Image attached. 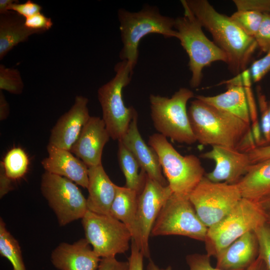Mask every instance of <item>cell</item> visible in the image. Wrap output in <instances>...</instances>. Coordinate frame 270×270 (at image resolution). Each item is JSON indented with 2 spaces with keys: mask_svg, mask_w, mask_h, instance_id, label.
<instances>
[{
  "mask_svg": "<svg viewBox=\"0 0 270 270\" xmlns=\"http://www.w3.org/2000/svg\"><path fill=\"white\" fill-rule=\"evenodd\" d=\"M258 47L266 54L270 51V13H264L260 25L254 36Z\"/></svg>",
  "mask_w": 270,
  "mask_h": 270,
  "instance_id": "cell-34",
  "label": "cell"
},
{
  "mask_svg": "<svg viewBox=\"0 0 270 270\" xmlns=\"http://www.w3.org/2000/svg\"><path fill=\"white\" fill-rule=\"evenodd\" d=\"M138 114L133 118L129 127L120 140L132 152L141 170L152 179L166 186L168 182L163 176L158 156L155 150L146 144L138 126Z\"/></svg>",
  "mask_w": 270,
  "mask_h": 270,
  "instance_id": "cell-18",
  "label": "cell"
},
{
  "mask_svg": "<svg viewBox=\"0 0 270 270\" xmlns=\"http://www.w3.org/2000/svg\"><path fill=\"white\" fill-rule=\"evenodd\" d=\"M268 111H269V116L270 119V102H268Z\"/></svg>",
  "mask_w": 270,
  "mask_h": 270,
  "instance_id": "cell-48",
  "label": "cell"
},
{
  "mask_svg": "<svg viewBox=\"0 0 270 270\" xmlns=\"http://www.w3.org/2000/svg\"><path fill=\"white\" fill-rule=\"evenodd\" d=\"M12 180L8 177L2 165L0 166V196L3 197L8 192L14 189Z\"/></svg>",
  "mask_w": 270,
  "mask_h": 270,
  "instance_id": "cell-42",
  "label": "cell"
},
{
  "mask_svg": "<svg viewBox=\"0 0 270 270\" xmlns=\"http://www.w3.org/2000/svg\"><path fill=\"white\" fill-rule=\"evenodd\" d=\"M40 190L60 226L82 219L88 210L86 199L80 188L66 178L45 172Z\"/></svg>",
  "mask_w": 270,
  "mask_h": 270,
  "instance_id": "cell-12",
  "label": "cell"
},
{
  "mask_svg": "<svg viewBox=\"0 0 270 270\" xmlns=\"http://www.w3.org/2000/svg\"><path fill=\"white\" fill-rule=\"evenodd\" d=\"M266 220V211L258 202L242 198L226 216L208 228L204 241L206 254L216 258L236 240Z\"/></svg>",
  "mask_w": 270,
  "mask_h": 270,
  "instance_id": "cell-5",
  "label": "cell"
},
{
  "mask_svg": "<svg viewBox=\"0 0 270 270\" xmlns=\"http://www.w3.org/2000/svg\"><path fill=\"white\" fill-rule=\"evenodd\" d=\"M266 222L270 224V210L266 211Z\"/></svg>",
  "mask_w": 270,
  "mask_h": 270,
  "instance_id": "cell-47",
  "label": "cell"
},
{
  "mask_svg": "<svg viewBox=\"0 0 270 270\" xmlns=\"http://www.w3.org/2000/svg\"><path fill=\"white\" fill-rule=\"evenodd\" d=\"M256 96L260 114V122L263 141L262 146H265L270 144V119L268 102L260 86H258L256 88Z\"/></svg>",
  "mask_w": 270,
  "mask_h": 270,
  "instance_id": "cell-32",
  "label": "cell"
},
{
  "mask_svg": "<svg viewBox=\"0 0 270 270\" xmlns=\"http://www.w3.org/2000/svg\"><path fill=\"white\" fill-rule=\"evenodd\" d=\"M24 22V18L13 11L0 14V60L14 46L26 42L30 36L44 32L26 28Z\"/></svg>",
  "mask_w": 270,
  "mask_h": 270,
  "instance_id": "cell-24",
  "label": "cell"
},
{
  "mask_svg": "<svg viewBox=\"0 0 270 270\" xmlns=\"http://www.w3.org/2000/svg\"><path fill=\"white\" fill-rule=\"evenodd\" d=\"M130 249V254L128 259L129 264L128 270H144V256L133 240L131 242Z\"/></svg>",
  "mask_w": 270,
  "mask_h": 270,
  "instance_id": "cell-39",
  "label": "cell"
},
{
  "mask_svg": "<svg viewBox=\"0 0 270 270\" xmlns=\"http://www.w3.org/2000/svg\"><path fill=\"white\" fill-rule=\"evenodd\" d=\"M212 146L200 156L215 162L214 169L204 176L213 182L236 184L252 164L248 153L228 146Z\"/></svg>",
  "mask_w": 270,
  "mask_h": 270,
  "instance_id": "cell-14",
  "label": "cell"
},
{
  "mask_svg": "<svg viewBox=\"0 0 270 270\" xmlns=\"http://www.w3.org/2000/svg\"><path fill=\"white\" fill-rule=\"evenodd\" d=\"M194 96L190 90L181 88L170 97L150 94V116L154 128L166 138L188 144L196 142L192 131L186 108Z\"/></svg>",
  "mask_w": 270,
  "mask_h": 270,
  "instance_id": "cell-7",
  "label": "cell"
},
{
  "mask_svg": "<svg viewBox=\"0 0 270 270\" xmlns=\"http://www.w3.org/2000/svg\"><path fill=\"white\" fill-rule=\"evenodd\" d=\"M128 262L117 260L116 257L102 258L97 270H128Z\"/></svg>",
  "mask_w": 270,
  "mask_h": 270,
  "instance_id": "cell-40",
  "label": "cell"
},
{
  "mask_svg": "<svg viewBox=\"0 0 270 270\" xmlns=\"http://www.w3.org/2000/svg\"><path fill=\"white\" fill-rule=\"evenodd\" d=\"M133 70L126 60L118 62L114 66V77L98 90L102 119L114 140H119L123 137L138 113L133 106H126L122 98L123 89L130 84Z\"/></svg>",
  "mask_w": 270,
  "mask_h": 270,
  "instance_id": "cell-8",
  "label": "cell"
},
{
  "mask_svg": "<svg viewBox=\"0 0 270 270\" xmlns=\"http://www.w3.org/2000/svg\"><path fill=\"white\" fill-rule=\"evenodd\" d=\"M118 16L122 48L120 53L122 60L127 61L134 68L138 58L140 40L150 34H157L166 38H176L174 19L161 14L155 6L147 5L136 12L120 8Z\"/></svg>",
  "mask_w": 270,
  "mask_h": 270,
  "instance_id": "cell-3",
  "label": "cell"
},
{
  "mask_svg": "<svg viewBox=\"0 0 270 270\" xmlns=\"http://www.w3.org/2000/svg\"><path fill=\"white\" fill-rule=\"evenodd\" d=\"M249 70L254 82L260 81L270 70V51L262 58L254 60Z\"/></svg>",
  "mask_w": 270,
  "mask_h": 270,
  "instance_id": "cell-35",
  "label": "cell"
},
{
  "mask_svg": "<svg viewBox=\"0 0 270 270\" xmlns=\"http://www.w3.org/2000/svg\"><path fill=\"white\" fill-rule=\"evenodd\" d=\"M200 22L212 36L214 43L226 54L228 69L235 74L246 70L257 44L230 18L218 12L206 0H186Z\"/></svg>",
  "mask_w": 270,
  "mask_h": 270,
  "instance_id": "cell-1",
  "label": "cell"
},
{
  "mask_svg": "<svg viewBox=\"0 0 270 270\" xmlns=\"http://www.w3.org/2000/svg\"><path fill=\"white\" fill-rule=\"evenodd\" d=\"M242 198L254 202L270 194V159L252 164L236 184Z\"/></svg>",
  "mask_w": 270,
  "mask_h": 270,
  "instance_id": "cell-25",
  "label": "cell"
},
{
  "mask_svg": "<svg viewBox=\"0 0 270 270\" xmlns=\"http://www.w3.org/2000/svg\"><path fill=\"white\" fill-rule=\"evenodd\" d=\"M18 2L14 0H0V14H4L9 11L10 6Z\"/></svg>",
  "mask_w": 270,
  "mask_h": 270,
  "instance_id": "cell-44",
  "label": "cell"
},
{
  "mask_svg": "<svg viewBox=\"0 0 270 270\" xmlns=\"http://www.w3.org/2000/svg\"><path fill=\"white\" fill-rule=\"evenodd\" d=\"M254 232L259 244V255L270 270V224L266 222Z\"/></svg>",
  "mask_w": 270,
  "mask_h": 270,
  "instance_id": "cell-33",
  "label": "cell"
},
{
  "mask_svg": "<svg viewBox=\"0 0 270 270\" xmlns=\"http://www.w3.org/2000/svg\"><path fill=\"white\" fill-rule=\"evenodd\" d=\"M138 196L136 191L118 186L110 215L125 224L131 234L132 240L140 250L141 240L137 218Z\"/></svg>",
  "mask_w": 270,
  "mask_h": 270,
  "instance_id": "cell-23",
  "label": "cell"
},
{
  "mask_svg": "<svg viewBox=\"0 0 270 270\" xmlns=\"http://www.w3.org/2000/svg\"><path fill=\"white\" fill-rule=\"evenodd\" d=\"M51 262L58 270H97L101 258L86 238L60 244L52 252Z\"/></svg>",
  "mask_w": 270,
  "mask_h": 270,
  "instance_id": "cell-17",
  "label": "cell"
},
{
  "mask_svg": "<svg viewBox=\"0 0 270 270\" xmlns=\"http://www.w3.org/2000/svg\"><path fill=\"white\" fill-rule=\"evenodd\" d=\"M88 98L82 96L76 97L71 108L62 114L52 128L48 144L70 150L90 118Z\"/></svg>",
  "mask_w": 270,
  "mask_h": 270,
  "instance_id": "cell-15",
  "label": "cell"
},
{
  "mask_svg": "<svg viewBox=\"0 0 270 270\" xmlns=\"http://www.w3.org/2000/svg\"><path fill=\"white\" fill-rule=\"evenodd\" d=\"M48 156L41 164L46 172L66 178L84 188H88V167L70 150L48 144Z\"/></svg>",
  "mask_w": 270,
  "mask_h": 270,
  "instance_id": "cell-19",
  "label": "cell"
},
{
  "mask_svg": "<svg viewBox=\"0 0 270 270\" xmlns=\"http://www.w3.org/2000/svg\"><path fill=\"white\" fill-rule=\"evenodd\" d=\"M195 98L250 124V110L242 78L236 83L228 84L227 90L223 93L214 96L197 95Z\"/></svg>",
  "mask_w": 270,
  "mask_h": 270,
  "instance_id": "cell-22",
  "label": "cell"
},
{
  "mask_svg": "<svg viewBox=\"0 0 270 270\" xmlns=\"http://www.w3.org/2000/svg\"><path fill=\"white\" fill-rule=\"evenodd\" d=\"M259 244L254 231L244 234L216 256V268L220 270H246L256 260Z\"/></svg>",
  "mask_w": 270,
  "mask_h": 270,
  "instance_id": "cell-20",
  "label": "cell"
},
{
  "mask_svg": "<svg viewBox=\"0 0 270 270\" xmlns=\"http://www.w3.org/2000/svg\"><path fill=\"white\" fill-rule=\"evenodd\" d=\"M242 198L236 184L213 182L205 176L189 195L198 217L208 228L226 216Z\"/></svg>",
  "mask_w": 270,
  "mask_h": 270,
  "instance_id": "cell-10",
  "label": "cell"
},
{
  "mask_svg": "<svg viewBox=\"0 0 270 270\" xmlns=\"http://www.w3.org/2000/svg\"><path fill=\"white\" fill-rule=\"evenodd\" d=\"M147 270H172L169 266L166 268H160L153 261L150 260L147 266Z\"/></svg>",
  "mask_w": 270,
  "mask_h": 270,
  "instance_id": "cell-46",
  "label": "cell"
},
{
  "mask_svg": "<svg viewBox=\"0 0 270 270\" xmlns=\"http://www.w3.org/2000/svg\"><path fill=\"white\" fill-rule=\"evenodd\" d=\"M28 164L27 154L19 147L10 150L0 162L6 176L12 180L22 178L27 172Z\"/></svg>",
  "mask_w": 270,
  "mask_h": 270,
  "instance_id": "cell-28",
  "label": "cell"
},
{
  "mask_svg": "<svg viewBox=\"0 0 270 270\" xmlns=\"http://www.w3.org/2000/svg\"><path fill=\"white\" fill-rule=\"evenodd\" d=\"M258 202L265 210H270V194L260 200Z\"/></svg>",
  "mask_w": 270,
  "mask_h": 270,
  "instance_id": "cell-45",
  "label": "cell"
},
{
  "mask_svg": "<svg viewBox=\"0 0 270 270\" xmlns=\"http://www.w3.org/2000/svg\"><path fill=\"white\" fill-rule=\"evenodd\" d=\"M24 25L28 28L45 32L52 27L53 22L51 18L40 12L25 18Z\"/></svg>",
  "mask_w": 270,
  "mask_h": 270,
  "instance_id": "cell-37",
  "label": "cell"
},
{
  "mask_svg": "<svg viewBox=\"0 0 270 270\" xmlns=\"http://www.w3.org/2000/svg\"><path fill=\"white\" fill-rule=\"evenodd\" d=\"M172 193L168 185L164 186L146 175L144 186L138 194L137 206L140 251L144 257H150L148 240L152 226L162 206Z\"/></svg>",
  "mask_w": 270,
  "mask_h": 270,
  "instance_id": "cell-13",
  "label": "cell"
},
{
  "mask_svg": "<svg viewBox=\"0 0 270 270\" xmlns=\"http://www.w3.org/2000/svg\"><path fill=\"white\" fill-rule=\"evenodd\" d=\"M88 210L100 214L110 215L118 186L110 180L102 164L88 167Z\"/></svg>",
  "mask_w": 270,
  "mask_h": 270,
  "instance_id": "cell-21",
  "label": "cell"
},
{
  "mask_svg": "<svg viewBox=\"0 0 270 270\" xmlns=\"http://www.w3.org/2000/svg\"><path fill=\"white\" fill-rule=\"evenodd\" d=\"M42 9L41 6L31 0H28L22 4L16 2L12 4L9 8V11H13L25 18L40 12Z\"/></svg>",
  "mask_w": 270,
  "mask_h": 270,
  "instance_id": "cell-38",
  "label": "cell"
},
{
  "mask_svg": "<svg viewBox=\"0 0 270 270\" xmlns=\"http://www.w3.org/2000/svg\"><path fill=\"white\" fill-rule=\"evenodd\" d=\"M207 254H193L186 256V262L189 270H220L213 267ZM246 270H268L266 263L260 256L256 262Z\"/></svg>",
  "mask_w": 270,
  "mask_h": 270,
  "instance_id": "cell-31",
  "label": "cell"
},
{
  "mask_svg": "<svg viewBox=\"0 0 270 270\" xmlns=\"http://www.w3.org/2000/svg\"><path fill=\"white\" fill-rule=\"evenodd\" d=\"M196 142L207 146H222L240 150L252 134L251 125L238 118L196 98L188 110Z\"/></svg>",
  "mask_w": 270,
  "mask_h": 270,
  "instance_id": "cell-2",
  "label": "cell"
},
{
  "mask_svg": "<svg viewBox=\"0 0 270 270\" xmlns=\"http://www.w3.org/2000/svg\"><path fill=\"white\" fill-rule=\"evenodd\" d=\"M263 13L250 10H236L232 20L247 35L254 38L262 22Z\"/></svg>",
  "mask_w": 270,
  "mask_h": 270,
  "instance_id": "cell-29",
  "label": "cell"
},
{
  "mask_svg": "<svg viewBox=\"0 0 270 270\" xmlns=\"http://www.w3.org/2000/svg\"><path fill=\"white\" fill-rule=\"evenodd\" d=\"M184 10L182 16L174 19L177 38L189 58L192 73L190 86L198 87L202 82L203 69L212 62L221 61L227 63L226 54L204 34L202 26L188 7L186 0H181Z\"/></svg>",
  "mask_w": 270,
  "mask_h": 270,
  "instance_id": "cell-4",
  "label": "cell"
},
{
  "mask_svg": "<svg viewBox=\"0 0 270 270\" xmlns=\"http://www.w3.org/2000/svg\"><path fill=\"white\" fill-rule=\"evenodd\" d=\"M0 254L9 260L12 270H26L18 242L7 230L2 218L0 219Z\"/></svg>",
  "mask_w": 270,
  "mask_h": 270,
  "instance_id": "cell-27",
  "label": "cell"
},
{
  "mask_svg": "<svg viewBox=\"0 0 270 270\" xmlns=\"http://www.w3.org/2000/svg\"><path fill=\"white\" fill-rule=\"evenodd\" d=\"M208 230L198 217L189 196L172 193L160 210L150 236L177 235L204 242Z\"/></svg>",
  "mask_w": 270,
  "mask_h": 270,
  "instance_id": "cell-9",
  "label": "cell"
},
{
  "mask_svg": "<svg viewBox=\"0 0 270 270\" xmlns=\"http://www.w3.org/2000/svg\"><path fill=\"white\" fill-rule=\"evenodd\" d=\"M10 114V106L2 90H0V120L7 118Z\"/></svg>",
  "mask_w": 270,
  "mask_h": 270,
  "instance_id": "cell-43",
  "label": "cell"
},
{
  "mask_svg": "<svg viewBox=\"0 0 270 270\" xmlns=\"http://www.w3.org/2000/svg\"><path fill=\"white\" fill-rule=\"evenodd\" d=\"M118 158L125 178V186L138 194L144 186L146 174L142 170L139 172L140 167L137 160L120 140H118Z\"/></svg>",
  "mask_w": 270,
  "mask_h": 270,
  "instance_id": "cell-26",
  "label": "cell"
},
{
  "mask_svg": "<svg viewBox=\"0 0 270 270\" xmlns=\"http://www.w3.org/2000/svg\"><path fill=\"white\" fill-rule=\"evenodd\" d=\"M82 224L85 238L100 258L115 257L129 249L131 234L125 224L112 216L88 210Z\"/></svg>",
  "mask_w": 270,
  "mask_h": 270,
  "instance_id": "cell-11",
  "label": "cell"
},
{
  "mask_svg": "<svg viewBox=\"0 0 270 270\" xmlns=\"http://www.w3.org/2000/svg\"><path fill=\"white\" fill-rule=\"evenodd\" d=\"M110 138L103 120L90 116L70 150L88 167L101 164L103 149Z\"/></svg>",
  "mask_w": 270,
  "mask_h": 270,
  "instance_id": "cell-16",
  "label": "cell"
},
{
  "mask_svg": "<svg viewBox=\"0 0 270 270\" xmlns=\"http://www.w3.org/2000/svg\"><path fill=\"white\" fill-rule=\"evenodd\" d=\"M24 84L20 71L0 64V90H5L14 94L22 92Z\"/></svg>",
  "mask_w": 270,
  "mask_h": 270,
  "instance_id": "cell-30",
  "label": "cell"
},
{
  "mask_svg": "<svg viewBox=\"0 0 270 270\" xmlns=\"http://www.w3.org/2000/svg\"><path fill=\"white\" fill-rule=\"evenodd\" d=\"M148 144L156 152L172 192L189 196L206 174L200 158L194 154L182 156L159 133L150 136Z\"/></svg>",
  "mask_w": 270,
  "mask_h": 270,
  "instance_id": "cell-6",
  "label": "cell"
},
{
  "mask_svg": "<svg viewBox=\"0 0 270 270\" xmlns=\"http://www.w3.org/2000/svg\"><path fill=\"white\" fill-rule=\"evenodd\" d=\"M247 153L251 164L269 160L270 159V144L256 146Z\"/></svg>",
  "mask_w": 270,
  "mask_h": 270,
  "instance_id": "cell-41",
  "label": "cell"
},
{
  "mask_svg": "<svg viewBox=\"0 0 270 270\" xmlns=\"http://www.w3.org/2000/svg\"><path fill=\"white\" fill-rule=\"evenodd\" d=\"M237 10L270 13V0H234Z\"/></svg>",
  "mask_w": 270,
  "mask_h": 270,
  "instance_id": "cell-36",
  "label": "cell"
}]
</instances>
